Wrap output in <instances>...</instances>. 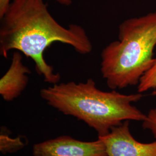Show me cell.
<instances>
[{
    "instance_id": "1",
    "label": "cell",
    "mask_w": 156,
    "mask_h": 156,
    "mask_svg": "<svg viewBox=\"0 0 156 156\" xmlns=\"http://www.w3.org/2000/svg\"><path fill=\"white\" fill-rule=\"evenodd\" d=\"M69 45L87 55L93 45L86 30L72 24L64 27L50 14L44 0H12L1 17L0 53L4 57L16 50L33 60L45 82L58 83L61 76L45 60V50L54 42Z\"/></svg>"
},
{
    "instance_id": "2",
    "label": "cell",
    "mask_w": 156,
    "mask_h": 156,
    "mask_svg": "<svg viewBox=\"0 0 156 156\" xmlns=\"http://www.w3.org/2000/svg\"><path fill=\"white\" fill-rule=\"evenodd\" d=\"M40 95L49 106L83 121L95 130L98 136L106 135L125 121L143 122L146 118V114L133 105L142 98V93L102 91L91 78L85 82L53 84L41 90Z\"/></svg>"
},
{
    "instance_id": "3",
    "label": "cell",
    "mask_w": 156,
    "mask_h": 156,
    "mask_svg": "<svg viewBox=\"0 0 156 156\" xmlns=\"http://www.w3.org/2000/svg\"><path fill=\"white\" fill-rule=\"evenodd\" d=\"M156 12L127 19L119 26L118 39L103 49L101 73L111 90L138 86L154 61Z\"/></svg>"
},
{
    "instance_id": "4",
    "label": "cell",
    "mask_w": 156,
    "mask_h": 156,
    "mask_svg": "<svg viewBox=\"0 0 156 156\" xmlns=\"http://www.w3.org/2000/svg\"><path fill=\"white\" fill-rule=\"evenodd\" d=\"M34 156H107L103 142L82 141L61 136L34 145Z\"/></svg>"
},
{
    "instance_id": "5",
    "label": "cell",
    "mask_w": 156,
    "mask_h": 156,
    "mask_svg": "<svg viewBox=\"0 0 156 156\" xmlns=\"http://www.w3.org/2000/svg\"><path fill=\"white\" fill-rule=\"evenodd\" d=\"M98 138L105 145L107 156H156V140L150 143L136 140L130 131L129 120Z\"/></svg>"
},
{
    "instance_id": "6",
    "label": "cell",
    "mask_w": 156,
    "mask_h": 156,
    "mask_svg": "<svg viewBox=\"0 0 156 156\" xmlns=\"http://www.w3.org/2000/svg\"><path fill=\"white\" fill-rule=\"evenodd\" d=\"M30 73L23 64L22 53L15 51L8 69L0 79V95L4 100L12 101L22 94L27 86Z\"/></svg>"
},
{
    "instance_id": "7",
    "label": "cell",
    "mask_w": 156,
    "mask_h": 156,
    "mask_svg": "<svg viewBox=\"0 0 156 156\" xmlns=\"http://www.w3.org/2000/svg\"><path fill=\"white\" fill-rule=\"evenodd\" d=\"M26 144L21 137L11 138L4 131L0 135V151L1 153H11L16 152L24 147Z\"/></svg>"
},
{
    "instance_id": "8",
    "label": "cell",
    "mask_w": 156,
    "mask_h": 156,
    "mask_svg": "<svg viewBox=\"0 0 156 156\" xmlns=\"http://www.w3.org/2000/svg\"><path fill=\"white\" fill-rule=\"evenodd\" d=\"M156 89V58L151 68L141 78L137 86L138 93H143L150 90Z\"/></svg>"
},
{
    "instance_id": "9",
    "label": "cell",
    "mask_w": 156,
    "mask_h": 156,
    "mask_svg": "<svg viewBox=\"0 0 156 156\" xmlns=\"http://www.w3.org/2000/svg\"><path fill=\"white\" fill-rule=\"evenodd\" d=\"M142 123L143 128L150 131L156 138V107L151 109L146 114V118Z\"/></svg>"
},
{
    "instance_id": "10",
    "label": "cell",
    "mask_w": 156,
    "mask_h": 156,
    "mask_svg": "<svg viewBox=\"0 0 156 156\" xmlns=\"http://www.w3.org/2000/svg\"><path fill=\"white\" fill-rule=\"evenodd\" d=\"M12 0H0V18L4 15Z\"/></svg>"
},
{
    "instance_id": "11",
    "label": "cell",
    "mask_w": 156,
    "mask_h": 156,
    "mask_svg": "<svg viewBox=\"0 0 156 156\" xmlns=\"http://www.w3.org/2000/svg\"><path fill=\"white\" fill-rule=\"evenodd\" d=\"M56 1L60 4L65 6L70 5L72 4V0H56Z\"/></svg>"
},
{
    "instance_id": "12",
    "label": "cell",
    "mask_w": 156,
    "mask_h": 156,
    "mask_svg": "<svg viewBox=\"0 0 156 156\" xmlns=\"http://www.w3.org/2000/svg\"><path fill=\"white\" fill-rule=\"evenodd\" d=\"M154 93H155V94H156V92H154Z\"/></svg>"
}]
</instances>
